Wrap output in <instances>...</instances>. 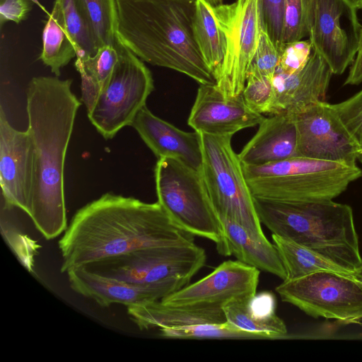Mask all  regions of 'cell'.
<instances>
[{"mask_svg": "<svg viewBox=\"0 0 362 362\" xmlns=\"http://www.w3.org/2000/svg\"><path fill=\"white\" fill-rule=\"evenodd\" d=\"M194 243L157 202L107 192L79 209L58 242L60 271L138 249Z\"/></svg>", "mask_w": 362, "mask_h": 362, "instance_id": "1", "label": "cell"}, {"mask_svg": "<svg viewBox=\"0 0 362 362\" xmlns=\"http://www.w3.org/2000/svg\"><path fill=\"white\" fill-rule=\"evenodd\" d=\"M71 79L35 76L29 82L26 110L33 145V185L28 216L47 239L67 228L64 169L69 143L81 102Z\"/></svg>", "mask_w": 362, "mask_h": 362, "instance_id": "2", "label": "cell"}, {"mask_svg": "<svg viewBox=\"0 0 362 362\" xmlns=\"http://www.w3.org/2000/svg\"><path fill=\"white\" fill-rule=\"evenodd\" d=\"M119 41L142 61L216 84L194 35L196 0H116Z\"/></svg>", "mask_w": 362, "mask_h": 362, "instance_id": "3", "label": "cell"}, {"mask_svg": "<svg viewBox=\"0 0 362 362\" xmlns=\"http://www.w3.org/2000/svg\"><path fill=\"white\" fill-rule=\"evenodd\" d=\"M259 218L273 234L304 246L349 273L361 267L352 208L333 200L284 202L254 197Z\"/></svg>", "mask_w": 362, "mask_h": 362, "instance_id": "4", "label": "cell"}, {"mask_svg": "<svg viewBox=\"0 0 362 362\" xmlns=\"http://www.w3.org/2000/svg\"><path fill=\"white\" fill-rule=\"evenodd\" d=\"M243 168L254 197L284 202L333 200L362 177L357 165L303 156Z\"/></svg>", "mask_w": 362, "mask_h": 362, "instance_id": "5", "label": "cell"}, {"mask_svg": "<svg viewBox=\"0 0 362 362\" xmlns=\"http://www.w3.org/2000/svg\"><path fill=\"white\" fill-rule=\"evenodd\" d=\"M199 134L202 150L200 172L218 216L236 221L255 239L267 240L243 163L232 148V136Z\"/></svg>", "mask_w": 362, "mask_h": 362, "instance_id": "6", "label": "cell"}, {"mask_svg": "<svg viewBox=\"0 0 362 362\" xmlns=\"http://www.w3.org/2000/svg\"><path fill=\"white\" fill-rule=\"evenodd\" d=\"M158 202L179 227L219 244L221 220L214 208L201 172L174 158L158 159L155 170Z\"/></svg>", "mask_w": 362, "mask_h": 362, "instance_id": "7", "label": "cell"}, {"mask_svg": "<svg viewBox=\"0 0 362 362\" xmlns=\"http://www.w3.org/2000/svg\"><path fill=\"white\" fill-rule=\"evenodd\" d=\"M119 59L92 109L87 112L91 124L105 139H111L131 126L154 89L150 70L141 59L121 42Z\"/></svg>", "mask_w": 362, "mask_h": 362, "instance_id": "8", "label": "cell"}, {"mask_svg": "<svg viewBox=\"0 0 362 362\" xmlns=\"http://www.w3.org/2000/svg\"><path fill=\"white\" fill-rule=\"evenodd\" d=\"M206 260L205 250L194 243L141 248L83 267L128 283L149 285L174 279L189 282Z\"/></svg>", "mask_w": 362, "mask_h": 362, "instance_id": "9", "label": "cell"}, {"mask_svg": "<svg viewBox=\"0 0 362 362\" xmlns=\"http://www.w3.org/2000/svg\"><path fill=\"white\" fill-rule=\"evenodd\" d=\"M275 290L282 301L314 318L344 324H359L362 320V281L353 274L320 272L283 281Z\"/></svg>", "mask_w": 362, "mask_h": 362, "instance_id": "10", "label": "cell"}, {"mask_svg": "<svg viewBox=\"0 0 362 362\" xmlns=\"http://www.w3.org/2000/svg\"><path fill=\"white\" fill-rule=\"evenodd\" d=\"M225 42V55L216 86L227 98L241 95L260 35L259 0H236L212 7Z\"/></svg>", "mask_w": 362, "mask_h": 362, "instance_id": "11", "label": "cell"}, {"mask_svg": "<svg viewBox=\"0 0 362 362\" xmlns=\"http://www.w3.org/2000/svg\"><path fill=\"white\" fill-rule=\"evenodd\" d=\"M358 10L354 0L313 1L309 40L333 74H342L356 57L362 27Z\"/></svg>", "mask_w": 362, "mask_h": 362, "instance_id": "12", "label": "cell"}, {"mask_svg": "<svg viewBox=\"0 0 362 362\" xmlns=\"http://www.w3.org/2000/svg\"><path fill=\"white\" fill-rule=\"evenodd\" d=\"M293 115L298 156L357 165L361 148L332 104L319 101Z\"/></svg>", "mask_w": 362, "mask_h": 362, "instance_id": "13", "label": "cell"}, {"mask_svg": "<svg viewBox=\"0 0 362 362\" xmlns=\"http://www.w3.org/2000/svg\"><path fill=\"white\" fill-rule=\"evenodd\" d=\"M259 270L238 260H227L207 276L163 298L170 305H206L223 307L226 303L257 293Z\"/></svg>", "mask_w": 362, "mask_h": 362, "instance_id": "14", "label": "cell"}, {"mask_svg": "<svg viewBox=\"0 0 362 362\" xmlns=\"http://www.w3.org/2000/svg\"><path fill=\"white\" fill-rule=\"evenodd\" d=\"M34 174L33 141L28 130L9 123L0 109V185L6 206L29 213Z\"/></svg>", "mask_w": 362, "mask_h": 362, "instance_id": "15", "label": "cell"}, {"mask_svg": "<svg viewBox=\"0 0 362 362\" xmlns=\"http://www.w3.org/2000/svg\"><path fill=\"white\" fill-rule=\"evenodd\" d=\"M264 119L246 104L242 94L227 98L216 84H200L187 123L199 133L233 136L259 125Z\"/></svg>", "mask_w": 362, "mask_h": 362, "instance_id": "16", "label": "cell"}, {"mask_svg": "<svg viewBox=\"0 0 362 362\" xmlns=\"http://www.w3.org/2000/svg\"><path fill=\"white\" fill-rule=\"evenodd\" d=\"M66 274L73 291L103 307L119 303L127 308L158 300L189 284L174 279L149 285L134 284L100 275L83 267L71 269Z\"/></svg>", "mask_w": 362, "mask_h": 362, "instance_id": "17", "label": "cell"}, {"mask_svg": "<svg viewBox=\"0 0 362 362\" xmlns=\"http://www.w3.org/2000/svg\"><path fill=\"white\" fill-rule=\"evenodd\" d=\"M332 74L327 62L313 49L302 70L291 75L276 71L268 114L296 115L311 104L325 101Z\"/></svg>", "mask_w": 362, "mask_h": 362, "instance_id": "18", "label": "cell"}, {"mask_svg": "<svg viewBox=\"0 0 362 362\" xmlns=\"http://www.w3.org/2000/svg\"><path fill=\"white\" fill-rule=\"evenodd\" d=\"M131 126L159 158H174L200 171L202 150L200 134L182 131L153 114L145 105Z\"/></svg>", "mask_w": 362, "mask_h": 362, "instance_id": "19", "label": "cell"}, {"mask_svg": "<svg viewBox=\"0 0 362 362\" xmlns=\"http://www.w3.org/2000/svg\"><path fill=\"white\" fill-rule=\"evenodd\" d=\"M243 165H262L298 156V132L293 115H272L238 154Z\"/></svg>", "mask_w": 362, "mask_h": 362, "instance_id": "20", "label": "cell"}, {"mask_svg": "<svg viewBox=\"0 0 362 362\" xmlns=\"http://www.w3.org/2000/svg\"><path fill=\"white\" fill-rule=\"evenodd\" d=\"M130 320L140 330L226 322L222 307L206 305H170L160 300L127 307Z\"/></svg>", "mask_w": 362, "mask_h": 362, "instance_id": "21", "label": "cell"}, {"mask_svg": "<svg viewBox=\"0 0 362 362\" xmlns=\"http://www.w3.org/2000/svg\"><path fill=\"white\" fill-rule=\"evenodd\" d=\"M223 229V239L216 245L218 252L224 257L233 255L237 260L274 274L283 281L286 272L277 250L268 240L252 238L238 223L218 216Z\"/></svg>", "mask_w": 362, "mask_h": 362, "instance_id": "22", "label": "cell"}, {"mask_svg": "<svg viewBox=\"0 0 362 362\" xmlns=\"http://www.w3.org/2000/svg\"><path fill=\"white\" fill-rule=\"evenodd\" d=\"M223 310L226 320L243 329L268 334L276 339L288 338L284 322L276 314V298L272 292L230 301Z\"/></svg>", "mask_w": 362, "mask_h": 362, "instance_id": "23", "label": "cell"}, {"mask_svg": "<svg viewBox=\"0 0 362 362\" xmlns=\"http://www.w3.org/2000/svg\"><path fill=\"white\" fill-rule=\"evenodd\" d=\"M104 45L94 55L76 57L75 66L81 78V100L87 112L93 107L119 59L118 46Z\"/></svg>", "mask_w": 362, "mask_h": 362, "instance_id": "24", "label": "cell"}, {"mask_svg": "<svg viewBox=\"0 0 362 362\" xmlns=\"http://www.w3.org/2000/svg\"><path fill=\"white\" fill-rule=\"evenodd\" d=\"M74 57H76V49L66 29L60 3L54 0L43 28L40 59L56 76H59L62 68Z\"/></svg>", "mask_w": 362, "mask_h": 362, "instance_id": "25", "label": "cell"}, {"mask_svg": "<svg viewBox=\"0 0 362 362\" xmlns=\"http://www.w3.org/2000/svg\"><path fill=\"white\" fill-rule=\"evenodd\" d=\"M272 238L286 272L285 280H294L320 272L352 274L317 252L290 240L273 233Z\"/></svg>", "mask_w": 362, "mask_h": 362, "instance_id": "26", "label": "cell"}, {"mask_svg": "<svg viewBox=\"0 0 362 362\" xmlns=\"http://www.w3.org/2000/svg\"><path fill=\"white\" fill-rule=\"evenodd\" d=\"M193 30L202 57L216 78L224 58L225 42L212 7L204 0H196Z\"/></svg>", "mask_w": 362, "mask_h": 362, "instance_id": "27", "label": "cell"}, {"mask_svg": "<svg viewBox=\"0 0 362 362\" xmlns=\"http://www.w3.org/2000/svg\"><path fill=\"white\" fill-rule=\"evenodd\" d=\"M94 42L98 48L117 45V12L116 0H80Z\"/></svg>", "mask_w": 362, "mask_h": 362, "instance_id": "28", "label": "cell"}, {"mask_svg": "<svg viewBox=\"0 0 362 362\" xmlns=\"http://www.w3.org/2000/svg\"><path fill=\"white\" fill-rule=\"evenodd\" d=\"M159 329L161 337L171 339H276L268 334L243 329L228 321Z\"/></svg>", "mask_w": 362, "mask_h": 362, "instance_id": "29", "label": "cell"}, {"mask_svg": "<svg viewBox=\"0 0 362 362\" xmlns=\"http://www.w3.org/2000/svg\"><path fill=\"white\" fill-rule=\"evenodd\" d=\"M60 3L66 29L74 45L76 57L94 55V42L80 0H58Z\"/></svg>", "mask_w": 362, "mask_h": 362, "instance_id": "30", "label": "cell"}, {"mask_svg": "<svg viewBox=\"0 0 362 362\" xmlns=\"http://www.w3.org/2000/svg\"><path fill=\"white\" fill-rule=\"evenodd\" d=\"M313 0H285L284 45L309 36V23Z\"/></svg>", "mask_w": 362, "mask_h": 362, "instance_id": "31", "label": "cell"}, {"mask_svg": "<svg viewBox=\"0 0 362 362\" xmlns=\"http://www.w3.org/2000/svg\"><path fill=\"white\" fill-rule=\"evenodd\" d=\"M281 52L268 35L261 29L259 42L249 66L247 76L273 78L279 62Z\"/></svg>", "mask_w": 362, "mask_h": 362, "instance_id": "32", "label": "cell"}, {"mask_svg": "<svg viewBox=\"0 0 362 362\" xmlns=\"http://www.w3.org/2000/svg\"><path fill=\"white\" fill-rule=\"evenodd\" d=\"M261 29L281 53L285 0H259Z\"/></svg>", "mask_w": 362, "mask_h": 362, "instance_id": "33", "label": "cell"}, {"mask_svg": "<svg viewBox=\"0 0 362 362\" xmlns=\"http://www.w3.org/2000/svg\"><path fill=\"white\" fill-rule=\"evenodd\" d=\"M242 95L252 110L268 114L274 97L273 78L247 76Z\"/></svg>", "mask_w": 362, "mask_h": 362, "instance_id": "34", "label": "cell"}, {"mask_svg": "<svg viewBox=\"0 0 362 362\" xmlns=\"http://www.w3.org/2000/svg\"><path fill=\"white\" fill-rule=\"evenodd\" d=\"M332 105L358 144L361 151L358 161L362 163V89L351 98Z\"/></svg>", "mask_w": 362, "mask_h": 362, "instance_id": "35", "label": "cell"}, {"mask_svg": "<svg viewBox=\"0 0 362 362\" xmlns=\"http://www.w3.org/2000/svg\"><path fill=\"white\" fill-rule=\"evenodd\" d=\"M312 53L313 46L309 40L285 44L276 71L291 75L302 70Z\"/></svg>", "mask_w": 362, "mask_h": 362, "instance_id": "36", "label": "cell"}, {"mask_svg": "<svg viewBox=\"0 0 362 362\" xmlns=\"http://www.w3.org/2000/svg\"><path fill=\"white\" fill-rule=\"evenodd\" d=\"M30 1L28 0H0L1 28L8 21L20 23L25 20L31 9Z\"/></svg>", "mask_w": 362, "mask_h": 362, "instance_id": "37", "label": "cell"}, {"mask_svg": "<svg viewBox=\"0 0 362 362\" xmlns=\"http://www.w3.org/2000/svg\"><path fill=\"white\" fill-rule=\"evenodd\" d=\"M362 82V27L360 31L358 49L344 85H358Z\"/></svg>", "mask_w": 362, "mask_h": 362, "instance_id": "38", "label": "cell"}, {"mask_svg": "<svg viewBox=\"0 0 362 362\" xmlns=\"http://www.w3.org/2000/svg\"><path fill=\"white\" fill-rule=\"evenodd\" d=\"M211 7H216L223 4V0H204Z\"/></svg>", "mask_w": 362, "mask_h": 362, "instance_id": "39", "label": "cell"}, {"mask_svg": "<svg viewBox=\"0 0 362 362\" xmlns=\"http://www.w3.org/2000/svg\"><path fill=\"white\" fill-rule=\"evenodd\" d=\"M30 1L31 2H33V4H35L37 6H38L41 10H42V11L45 12L47 15V16H49L50 15V13H49L47 11L46 8L45 6H43L38 0H30Z\"/></svg>", "mask_w": 362, "mask_h": 362, "instance_id": "40", "label": "cell"}, {"mask_svg": "<svg viewBox=\"0 0 362 362\" xmlns=\"http://www.w3.org/2000/svg\"><path fill=\"white\" fill-rule=\"evenodd\" d=\"M354 276L358 279L359 281H362V265L361 267L354 274Z\"/></svg>", "mask_w": 362, "mask_h": 362, "instance_id": "41", "label": "cell"}, {"mask_svg": "<svg viewBox=\"0 0 362 362\" xmlns=\"http://www.w3.org/2000/svg\"><path fill=\"white\" fill-rule=\"evenodd\" d=\"M354 1L358 9H362V0H354Z\"/></svg>", "mask_w": 362, "mask_h": 362, "instance_id": "42", "label": "cell"}]
</instances>
